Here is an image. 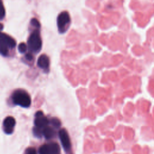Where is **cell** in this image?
Listing matches in <instances>:
<instances>
[{"label":"cell","instance_id":"obj_7","mask_svg":"<svg viewBox=\"0 0 154 154\" xmlns=\"http://www.w3.org/2000/svg\"><path fill=\"white\" fill-rule=\"evenodd\" d=\"M16 125V120L11 116L7 117L3 122V129L5 134H11L13 133Z\"/></svg>","mask_w":154,"mask_h":154},{"label":"cell","instance_id":"obj_3","mask_svg":"<svg viewBox=\"0 0 154 154\" xmlns=\"http://www.w3.org/2000/svg\"><path fill=\"white\" fill-rule=\"evenodd\" d=\"M16 41L10 35L0 32V54L7 56L10 49L16 46Z\"/></svg>","mask_w":154,"mask_h":154},{"label":"cell","instance_id":"obj_1","mask_svg":"<svg viewBox=\"0 0 154 154\" xmlns=\"http://www.w3.org/2000/svg\"><path fill=\"white\" fill-rule=\"evenodd\" d=\"M27 48L31 54H37L42 48V40L39 29L35 28L29 35L27 41Z\"/></svg>","mask_w":154,"mask_h":154},{"label":"cell","instance_id":"obj_10","mask_svg":"<svg viewBox=\"0 0 154 154\" xmlns=\"http://www.w3.org/2000/svg\"><path fill=\"white\" fill-rule=\"evenodd\" d=\"M49 154H60V147L56 143H51L48 144Z\"/></svg>","mask_w":154,"mask_h":154},{"label":"cell","instance_id":"obj_16","mask_svg":"<svg viewBox=\"0 0 154 154\" xmlns=\"http://www.w3.org/2000/svg\"><path fill=\"white\" fill-rule=\"evenodd\" d=\"M26 154H36L35 149L33 147H29L26 150Z\"/></svg>","mask_w":154,"mask_h":154},{"label":"cell","instance_id":"obj_8","mask_svg":"<svg viewBox=\"0 0 154 154\" xmlns=\"http://www.w3.org/2000/svg\"><path fill=\"white\" fill-rule=\"evenodd\" d=\"M50 61L49 57L46 54H42L37 60V66L43 69L45 73H48L49 70Z\"/></svg>","mask_w":154,"mask_h":154},{"label":"cell","instance_id":"obj_12","mask_svg":"<svg viewBox=\"0 0 154 154\" xmlns=\"http://www.w3.org/2000/svg\"><path fill=\"white\" fill-rule=\"evenodd\" d=\"M49 122H50V123L53 125V126L55 127V128H60V126H61V122H60V121L57 118H55V117L52 118Z\"/></svg>","mask_w":154,"mask_h":154},{"label":"cell","instance_id":"obj_9","mask_svg":"<svg viewBox=\"0 0 154 154\" xmlns=\"http://www.w3.org/2000/svg\"><path fill=\"white\" fill-rule=\"evenodd\" d=\"M42 135H43L45 137V138L50 139V138H52L53 137H54L55 131L52 128L48 126L45 127L43 129H42Z\"/></svg>","mask_w":154,"mask_h":154},{"label":"cell","instance_id":"obj_18","mask_svg":"<svg viewBox=\"0 0 154 154\" xmlns=\"http://www.w3.org/2000/svg\"><path fill=\"white\" fill-rule=\"evenodd\" d=\"M3 28H4L3 25L2 23H0V30H2L3 29Z\"/></svg>","mask_w":154,"mask_h":154},{"label":"cell","instance_id":"obj_6","mask_svg":"<svg viewBox=\"0 0 154 154\" xmlns=\"http://www.w3.org/2000/svg\"><path fill=\"white\" fill-rule=\"evenodd\" d=\"M58 135L64 150L66 152H69L71 150V142L68 132L63 128L59 131Z\"/></svg>","mask_w":154,"mask_h":154},{"label":"cell","instance_id":"obj_11","mask_svg":"<svg viewBox=\"0 0 154 154\" xmlns=\"http://www.w3.org/2000/svg\"><path fill=\"white\" fill-rule=\"evenodd\" d=\"M40 154H49V146L48 144L42 145L38 150Z\"/></svg>","mask_w":154,"mask_h":154},{"label":"cell","instance_id":"obj_15","mask_svg":"<svg viewBox=\"0 0 154 154\" xmlns=\"http://www.w3.org/2000/svg\"><path fill=\"white\" fill-rule=\"evenodd\" d=\"M5 14V8L3 5L2 1H0V20H2L4 17Z\"/></svg>","mask_w":154,"mask_h":154},{"label":"cell","instance_id":"obj_4","mask_svg":"<svg viewBox=\"0 0 154 154\" xmlns=\"http://www.w3.org/2000/svg\"><path fill=\"white\" fill-rule=\"evenodd\" d=\"M71 19L69 13L67 11L61 12L57 19V25L58 32L60 34L66 32L70 25Z\"/></svg>","mask_w":154,"mask_h":154},{"label":"cell","instance_id":"obj_17","mask_svg":"<svg viewBox=\"0 0 154 154\" xmlns=\"http://www.w3.org/2000/svg\"><path fill=\"white\" fill-rule=\"evenodd\" d=\"M25 58L28 60V61H32L33 60V59H34V57H33V55L32 54H31V53H28V54H26V55H25Z\"/></svg>","mask_w":154,"mask_h":154},{"label":"cell","instance_id":"obj_2","mask_svg":"<svg viewBox=\"0 0 154 154\" xmlns=\"http://www.w3.org/2000/svg\"><path fill=\"white\" fill-rule=\"evenodd\" d=\"M12 100L15 105L28 108L31 105V99L29 94L24 90L17 89L12 94Z\"/></svg>","mask_w":154,"mask_h":154},{"label":"cell","instance_id":"obj_14","mask_svg":"<svg viewBox=\"0 0 154 154\" xmlns=\"http://www.w3.org/2000/svg\"><path fill=\"white\" fill-rule=\"evenodd\" d=\"M31 25L32 26H33L34 27H35V28H37V29H39L40 27V22H38V20L36 19V18H32L31 20Z\"/></svg>","mask_w":154,"mask_h":154},{"label":"cell","instance_id":"obj_13","mask_svg":"<svg viewBox=\"0 0 154 154\" xmlns=\"http://www.w3.org/2000/svg\"><path fill=\"white\" fill-rule=\"evenodd\" d=\"M18 50L19 51V52L22 53V54H23L25 53L26 50H27V46L25 43H21L19 45V46H18Z\"/></svg>","mask_w":154,"mask_h":154},{"label":"cell","instance_id":"obj_5","mask_svg":"<svg viewBox=\"0 0 154 154\" xmlns=\"http://www.w3.org/2000/svg\"><path fill=\"white\" fill-rule=\"evenodd\" d=\"M49 123V120L48 117L45 116L42 111H38L35 114L34 119V125L35 128L40 130L41 131L45 127L48 126Z\"/></svg>","mask_w":154,"mask_h":154}]
</instances>
